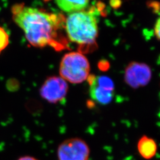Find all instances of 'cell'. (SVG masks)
<instances>
[{
    "label": "cell",
    "mask_w": 160,
    "mask_h": 160,
    "mask_svg": "<svg viewBox=\"0 0 160 160\" xmlns=\"http://www.w3.org/2000/svg\"><path fill=\"white\" fill-rule=\"evenodd\" d=\"M58 7L62 12L71 14L85 10L90 0H55Z\"/></svg>",
    "instance_id": "cell-9"
},
{
    "label": "cell",
    "mask_w": 160,
    "mask_h": 160,
    "mask_svg": "<svg viewBox=\"0 0 160 160\" xmlns=\"http://www.w3.org/2000/svg\"><path fill=\"white\" fill-rule=\"evenodd\" d=\"M12 13L13 21L23 30L29 44L36 48L52 46L58 30L63 25L61 16L22 3L12 6Z\"/></svg>",
    "instance_id": "cell-1"
},
{
    "label": "cell",
    "mask_w": 160,
    "mask_h": 160,
    "mask_svg": "<svg viewBox=\"0 0 160 160\" xmlns=\"http://www.w3.org/2000/svg\"><path fill=\"white\" fill-rule=\"evenodd\" d=\"M90 153L87 143L77 138L65 140L59 145L57 151L59 160H88Z\"/></svg>",
    "instance_id": "cell-4"
},
{
    "label": "cell",
    "mask_w": 160,
    "mask_h": 160,
    "mask_svg": "<svg viewBox=\"0 0 160 160\" xmlns=\"http://www.w3.org/2000/svg\"><path fill=\"white\" fill-rule=\"evenodd\" d=\"M68 91V86L65 80L59 77H51L41 86V97L49 103H59L65 100Z\"/></svg>",
    "instance_id": "cell-6"
},
{
    "label": "cell",
    "mask_w": 160,
    "mask_h": 160,
    "mask_svg": "<svg viewBox=\"0 0 160 160\" xmlns=\"http://www.w3.org/2000/svg\"><path fill=\"white\" fill-rule=\"evenodd\" d=\"M137 147L139 154L146 160L153 158L157 151V145L155 141L147 136H143L139 139Z\"/></svg>",
    "instance_id": "cell-8"
},
{
    "label": "cell",
    "mask_w": 160,
    "mask_h": 160,
    "mask_svg": "<svg viewBox=\"0 0 160 160\" xmlns=\"http://www.w3.org/2000/svg\"><path fill=\"white\" fill-rule=\"evenodd\" d=\"M9 44V35L5 29L0 26V53Z\"/></svg>",
    "instance_id": "cell-10"
},
{
    "label": "cell",
    "mask_w": 160,
    "mask_h": 160,
    "mask_svg": "<svg viewBox=\"0 0 160 160\" xmlns=\"http://www.w3.org/2000/svg\"><path fill=\"white\" fill-rule=\"evenodd\" d=\"M155 34L158 39H160V18H158L155 26Z\"/></svg>",
    "instance_id": "cell-11"
},
{
    "label": "cell",
    "mask_w": 160,
    "mask_h": 160,
    "mask_svg": "<svg viewBox=\"0 0 160 160\" xmlns=\"http://www.w3.org/2000/svg\"><path fill=\"white\" fill-rule=\"evenodd\" d=\"M151 70L147 64L132 62L126 67L125 81L132 88H138L147 86L151 80Z\"/></svg>",
    "instance_id": "cell-7"
},
{
    "label": "cell",
    "mask_w": 160,
    "mask_h": 160,
    "mask_svg": "<svg viewBox=\"0 0 160 160\" xmlns=\"http://www.w3.org/2000/svg\"><path fill=\"white\" fill-rule=\"evenodd\" d=\"M90 95L92 99L102 105L110 103L114 96V86L113 81L106 76L88 77Z\"/></svg>",
    "instance_id": "cell-5"
},
{
    "label": "cell",
    "mask_w": 160,
    "mask_h": 160,
    "mask_svg": "<svg viewBox=\"0 0 160 160\" xmlns=\"http://www.w3.org/2000/svg\"><path fill=\"white\" fill-rule=\"evenodd\" d=\"M90 63L81 53L73 52L62 58L59 72L63 80L72 84H80L87 80L90 74Z\"/></svg>",
    "instance_id": "cell-3"
},
{
    "label": "cell",
    "mask_w": 160,
    "mask_h": 160,
    "mask_svg": "<svg viewBox=\"0 0 160 160\" xmlns=\"http://www.w3.org/2000/svg\"><path fill=\"white\" fill-rule=\"evenodd\" d=\"M66 33L71 42L81 46L96 43L98 36L97 15L92 11L69 14L65 21Z\"/></svg>",
    "instance_id": "cell-2"
},
{
    "label": "cell",
    "mask_w": 160,
    "mask_h": 160,
    "mask_svg": "<svg viewBox=\"0 0 160 160\" xmlns=\"http://www.w3.org/2000/svg\"><path fill=\"white\" fill-rule=\"evenodd\" d=\"M17 160H39L36 158H34L33 157L30 156V155H24L22 156L21 157H20L19 158H18Z\"/></svg>",
    "instance_id": "cell-12"
}]
</instances>
